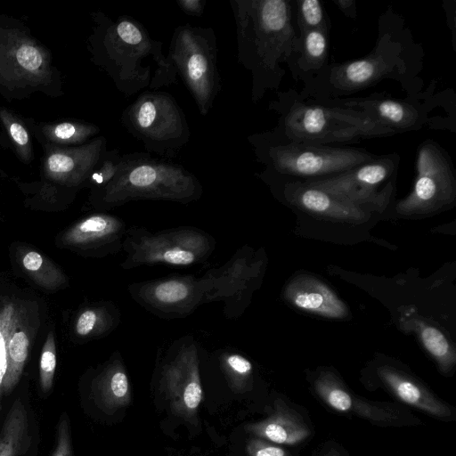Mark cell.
<instances>
[{"instance_id": "1", "label": "cell", "mask_w": 456, "mask_h": 456, "mask_svg": "<svg viewBox=\"0 0 456 456\" xmlns=\"http://www.w3.org/2000/svg\"><path fill=\"white\" fill-rule=\"evenodd\" d=\"M93 27L86 40L91 61L112 80L116 89L132 96L146 88L177 84L176 72L144 25L128 15L112 20L101 11L90 14Z\"/></svg>"}, {"instance_id": "36", "label": "cell", "mask_w": 456, "mask_h": 456, "mask_svg": "<svg viewBox=\"0 0 456 456\" xmlns=\"http://www.w3.org/2000/svg\"><path fill=\"white\" fill-rule=\"evenodd\" d=\"M224 367L236 379H248L253 371L251 362L244 355L235 352H225L221 354Z\"/></svg>"}, {"instance_id": "17", "label": "cell", "mask_w": 456, "mask_h": 456, "mask_svg": "<svg viewBox=\"0 0 456 456\" xmlns=\"http://www.w3.org/2000/svg\"><path fill=\"white\" fill-rule=\"evenodd\" d=\"M285 199L294 206L314 216L346 223H362L367 220L368 210L305 182L296 181L285 184Z\"/></svg>"}, {"instance_id": "4", "label": "cell", "mask_w": 456, "mask_h": 456, "mask_svg": "<svg viewBox=\"0 0 456 456\" xmlns=\"http://www.w3.org/2000/svg\"><path fill=\"white\" fill-rule=\"evenodd\" d=\"M62 86L51 50L22 20L0 14V95L8 102L37 93L56 98Z\"/></svg>"}, {"instance_id": "37", "label": "cell", "mask_w": 456, "mask_h": 456, "mask_svg": "<svg viewBox=\"0 0 456 456\" xmlns=\"http://www.w3.org/2000/svg\"><path fill=\"white\" fill-rule=\"evenodd\" d=\"M52 456H72L69 422L65 413L61 416L57 426L55 447Z\"/></svg>"}, {"instance_id": "25", "label": "cell", "mask_w": 456, "mask_h": 456, "mask_svg": "<svg viewBox=\"0 0 456 456\" xmlns=\"http://www.w3.org/2000/svg\"><path fill=\"white\" fill-rule=\"evenodd\" d=\"M403 323L414 330L426 351L436 362L440 370L449 373L455 365L456 354L445 334L436 325L426 320L413 317L406 312Z\"/></svg>"}, {"instance_id": "16", "label": "cell", "mask_w": 456, "mask_h": 456, "mask_svg": "<svg viewBox=\"0 0 456 456\" xmlns=\"http://www.w3.org/2000/svg\"><path fill=\"white\" fill-rule=\"evenodd\" d=\"M127 227L119 216L101 211L88 215L69 227L61 241L64 247L80 250L87 256L103 257L122 250Z\"/></svg>"}, {"instance_id": "13", "label": "cell", "mask_w": 456, "mask_h": 456, "mask_svg": "<svg viewBox=\"0 0 456 456\" xmlns=\"http://www.w3.org/2000/svg\"><path fill=\"white\" fill-rule=\"evenodd\" d=\"M396 163L392 157L376 158L338 175L303 182L367 210L379 209L387 205L392 185L379 186L395 172Z\"/></svg>"}, {"instance_id": "8", "label": "cell", "mask_w": 456, "mask_h": 456, "mask_svg": "<svg viewBox=\"0 0 456 456\" xmlns=\"http://www.w3.org/2000/svg\"><path fill=\"white\" fill-rule=\"evenodd\" d=\"M248 140L258 160L266 166V172L306 180L338 175L376 159L358 149L297 142L277 144L261 134L249 135Z\"/></svg>"}, {"instance_id": "30", "label": "cell", "mask_w": 456, "mask_h": 456, "mask_svg": "<svg viewBox=\"0 0 456 456\" xmlns=\"http://www.w3.org/2000/svg\"><path fill=\"white\" fill-rule=\"evenodd\" d=\"M13 330L8 344L7 370L4 381V393H10L21 376L28 355L30 339L26 328Z\"/></svg>"}, {"instance_id": "19", "label": "cell", "mask_w": 456, "mask_h": 456, "mask_svg": "<svg viewBox=\"0 0 456 456\" xmlns=\"http://www.w3.org/2000/svg\"><path fill=\"white\" fill-rule=\"evenodd\" d=\"M314 387L320 397L331 408L341 412H354L379 424H393L400 416L393 408L379 406L354 396L330 371H322Z\"/></svg>"}, {"instance_id": "31", "label": "cell", "mask_w": 456, "mask_h": 456, "mask_svg": "<svg viewBox=\"0 0 456 456\" xmlns=\"http://www.w3.org/2000/svg\"><path fill=\"white\" fill-rule=\"evenodd\" d=\"M20 313L12 303L0 308V400L7 370L8 344L13 330L20 324Z\"/></svg>"}, {"instance_id": "6", "label": "cell", "mask_w": 456, "mask_h": 456, "mask_svg": "<svg viewBox=\"0 0 456 456\" xmlns=\"http://www.w3.org/2000/svg\"><path fill=\"white\" fill-rule=\"evenodd\" d=\"M121 124L146 151L161 159L176 157L191 138L185 114L167 92L146 90L122 112Z\"/></svg>"}, {"instance_id": "40", "label": "cell", "mask_w": 456, "mask_h": 456, "mask_svg": "<svg viewBox=\"0 0 456 456\" xmlns=\"http://www.w3.org/2000/svg\"><path fill=\"white\" fill-rule=\"evenodd\" d=\"M334 3L347 17L354 18L356 16V7L354 0H334Z\"/></svg>"}, {"instance_id": "28", "label": "cell", "mask_w": 456, "mask_h": 456, "mask_svg": "<svg viewBox=\"0 0 456 456\" xmlns=\"http://www.w3.org/2000/svg\"><path fill=\"white\" fill-rule=\"evenodd\" d=\"M20 261L28 275L45 289H55L68 282L62 271L37 251H25Z\"/></svg>"}, {"instance_id": "35", "label": "cell", "mask_w": 456, "mask_h": 456, "mask_svg": "<svg viewBox=\"0 0 456 456\" xmlns=\"http://www.w3.org/2000/svg\"><path fill=\"white\" fill-rule=\"evenodd\" d=\"M55 369L56 346L53 334L50 331L43 346L40 356L39 381L44 393L49 392L53 387Z\"/></svg>"}, {"instance_id": "29", "label": "cell", "mask_w": 456, "mask_h": 456, "mask_svg": "<svg viewBox=\"0 0 456 456\" xmlns=\"http://www.w3.org/2000/svg\"><path fill=\"white\" fill-rule=\"evenodd\" d=\"M0 122L19 159L30 164L34 154L31 135L26 120L10 109L0 106Z\"/></svg>"}, {"instance_id": "3", "label": "cell", "mask_w": 456, "mask_h": 456, "mask_svg": "<svg viewBox=\"0 0 456 456\" xmlns=\"http://www.w3.org/2000/svg\"><path fill=\"white\" fill-rule=\"evenodd\" d=\"M203 194L198 177L183 166L148 152L121 155L118 171L102 188L90 191L99 210L135 200H165L180 204L197 201Z\"/></svg>"}, {"instance_id": "26", "label": "cell", "mask_w": 456, "mask_h": 456, "mask_svg": "<svg viewBox=\"0 0 456 456\" xmlns=\"http://www.w3.org/2000/svg\"><path fill=\"white\" fill-rule=\"evenodd\" d=\"M120 322L121 313L118 305L103 301L83 309L76 319L74 330L79 338H100L115 330Z\"/></svg>"}, {"instance_id": "20", "label": "cell", "mask_w": 456, "mask_h": 456, "mask_svg": "<svg viewBox=\"0 0 456 456\" xmlns=\"http://www.w3.org/2000/svg\"><path fill=\"white\" fill-rule=\"evenodd\" d=\"M379 379L402 402L438 418H449L451 409L413 378L390 366L377 370Z\"/></svg>"}, {"instance_id": "15", "label": "cell", "mask_w": 456, "mask_h": 456, "mask_svg": "<svg viewBox=\"0 0 456 456\" xmlns=\"http://www.w3.org/2000/svg\"><path fill=\"white\" fill-rule=\"evenodd\" d=\"M198 348L191 336L175 340L169 348L170 358L161 368L162 386L189 412L196 411L202 399Z\"/></svg>"}, {"instance_id": "27", "label": "cell", "mask_w": 456, "mask_h": 456, "mask_svg": "<svg viewBox=\"0 0 456 456\" xmlns=\"http://www.w3.org/2000/svg\"><path fill=\"white\" fill-rule=\"evenodd\" d=\"M30 444L28 412L18 398L10 408L0 431V456H23Z\"/></svg>"}, {"instance_id": "32", "label": "cell", "mask_w": 456, "mask_h": 456, "mask_svg": "<svg viewBox=\"0 0 456 456\" xmlns=\"http://www.w3.org/2000/svg\"><path fill=\"white\" fill-rule=\"evenodd\" d=\"M328 28H314L300 33L302 55L310 67L323 64L328 53Z\"/></svg>"}, {"instance_id": "41", "label": "cell", "mask_w": 456, "mask_h": 456, "mask_svg": "<svg viewBox=\"0 0 456 456\" xmlns=\"http://www.w3.org/2000/svg\"><path fill=\"white\" fill-rule=\"evenodd\" d=\"M324 456H341V454L337 451L336 449H330L329 452H327Z\"/></svg>"}, {"instance_id": "34", "label": "cell", "mask_w": 456, "mask_h": 456, "mask_svg": "<svg viewBox=\"0 0 456 456\" xmlns=\"http://www.w3.org/2000/svg\"><path fill=\"white\" fill-rule=\"evenodd\" d=\"M300 33L314 28H328L322 5L318 0L297 1Z\"/></svg>"}, {"instance_id": "7", "label": "cell", "mask_w": 456, "mask_h": 456, "mask_svg": "<svg viewBox=\"0 0 456 456\" xmlns=\"http://www.w3.org/2000/svg\"><path fill=\"white\" fill-rule=\"evenodd\" d=\"M167 56L200 114L208 115L221 91L217 41L213 28L189 23L177 26Z\"/></svg>"}, {"instance_id": "12", "label": "cell", "mask_w": 456, "mask_h": 456, "mask_svg": "<svg viewBox=\"0 0 456 456\" xmlns=\"http://www.w3.org/2000/svg\"><path fill=\"white\" fill-rule=\"evenodd\" d=\"M263 269L260 252L248 246L241 247L223 265L205 273L211 281L208 303L222 302L227 319L240 317L259 286Z\"/></svg>"}, {"instance_id": "9", "label": "cell", "mask_w": 456, "mask_h": 456, "mask_svg": "<svg viewBox=\"0 0 456 456\" xmlns=\"http://www.w3.org/2000/svg\"><path fill=\"white\" fill-rule=\"evenodd\" d=\"M283 126L291 142L317 145L395 134L361 111L303 103L292 106Z\"/></svg>"}, {"instance_id": "5", "label": "cell", "mask_w": 456, "mask_h": 456, "mask_svg": "<svg viewBox=\"0 0 456 456\" xmlns=\"http://www.w3.org/2000/svg\"><path fill=\"white\" fill-rule=\"evenodd\" d=\"M216 239L194 226H178L151 232L143 226H128L119 264L125 270L142 265L191 266L206 262L216 248Z\"/></svg>"}, {"instance_id": "24", "label": "cell", "mask_w": 456, "mask_h": 456, "mask_svg": "<svg viewBox=\"0 0 456 456\" xmlns=\"http://www.w3.org/2000/svg\"><path fill=\"white\" fill-rule=\"evenodd\" d=\"M346 104L362 109L363 114L395 132L412 127L419 118V113L411 105L395 100L370 99Z\"/></svg>"}, {"instance_id": "22", "label": "cell", "mask_w": 456, "mask_h": 456, "mask_svg": "<svg viewBox=\"0 0 456 456\" xmlns=\"http://www.w3.org/2000/svg\"><path fill=\"white\" fill-rule=\"evenodd\" d=\"M393 64L387 58L374 53L363 59L332 67L330 81L345 91L362 89L392 72Z\"/></svg>"}, {"instance_id": "38", "label": "cell", "mask_w": 456, "mask_h": 456, "mask_svg": "<svg viewBox=\"0 0 456 456\" xmlns=\"http://www.w3.org/2000/svg\"><path fill=\"white\" fill-rule=\"evenodd\" d=\"M248 452L250 456H286L282 448L260 440L251 441L248 445Z\"/></svg>"}, {"instance_id": "18", "label": "cell", "mask_w": 456, "mask_h": 456, "mask_svg": "<svg viewBox=\"0 0 456 456\" xmlns=\"http://www.w3.org/2000/svg\"><path fill=\"white\" fill-rule=\"evenodd\" d=\"M285 300L295 308L329 319L341 320L349 315V309L323 281L309 274L295 276L286 285Z\"/></svg>"}, {"instance_id": "33", "label": "cell", "mask_w": 456, "mask_h": 456, "mask_svg": "<svg viewBox=\"0 0 456 456\" xmlns=\"http://www.w3.org/2000/svg\"><path fill=\"white\" fill-rule=\"evenodd\" d=\"M120 158L118 149H107L91 172L86 188L93 191L102 188L110 182L118 171Z\"/></svg>"}, {"instance_id": "2", "label": "cell", "mask_w": 456, "mask_h": 456, "mask_svg": "<svg viewBox=\"0 0 456 456\" xmlns=\"http://www.w3.org/2000/svg\"><path fill=\"white\" fill-rule=\"evenodd\" d=\"M238 46V61L252 73V101L272 86L279 62L301 49L286 0H230Z\"/></svg>"}, {"instance_id": "21", "label": "cell", "mask_w": 456, "mask_h": 456, "mask_svg": "<svg viewBox=\"0 0 456 456\" xmlns=\"http://www.w3.org/2000/svg\"><path fill=\"white\" fill-rule=\"evenodd\" d=\"M247 428L259 437L283 444L301 443L311 433L302 418L281 400L275 402V411L272 415Z\"/></svg>"}, {"instance_id": "23", "label": "cell", "mask_w": 456, "mask_h": 456, "mask_svg": "<svg viewBox=\"0 0 456 456\" xmlns=\"http://www.w3.org/2000/svg\"><path fill=\"white\" fill-rule=\"evenodd\" d=\"M39 143L45 142L61 147L79 146L93 140L101 129L98 126L77 119L54 122H38L25 119Z\"/></svg>"}, {"instance_id": "10", "label": "cell", "mask_w": 456, "mask_h": 456, "mask_svg": "<svg viewBox=\"0 0 456 456\" xmlns=\"http://www.w3.org/2000/svg\"><path fill=\"white\" fill-rule=\"evenodd\" d=\"M456 198V180L448 158L437 144L427 141L417 154L416 177L411 193L401 200V216H422L441 211Z\"/></svg>"}, {"instance_id": "39", "label": "cell", "mask_w": 456, "mask_h": 456, "mask_svg": "<svg viewBox=\"0 0 456 456\" xmlns=\"http://www.w3.org/2000/svg\"><path fill=\"white\" fill-rule=\"evenodd\" d=\"M176 4L185 14L200 17L203 14L206 0H177Z\"/></svg>"}, {"instance_id": "11", "label": "cell", "mask_w": 456, "mask_h": 456, "mask_svg": "<svg viewBox=\"0 0 456 456\" xmlns=\"http://www.w3.org/2000/svg\"><path fill=\"white\" fill-rule=\"evenodd\" d=\"M127 290L146 311L159 318L173 320L186 318L208 303L211 281L205 273L170 275L130 283Z\"/></svg>"}, {"instance_id": "14", "label": "cell", "mask_w": 456, "mask_h": 456, "mask_svg": "<svg viewBox=\"0 0 456 456\" xmlns=\"http://www.w3.org/2000/svg\"><path fill=\"white\" fill-rule=\"evenodd\" d=\"M41 180L75 195L86 188V181L102 153L108 149L107 140L98 135L88 142L61 147L41 142Z\"/></svg>"}]
</instances>
